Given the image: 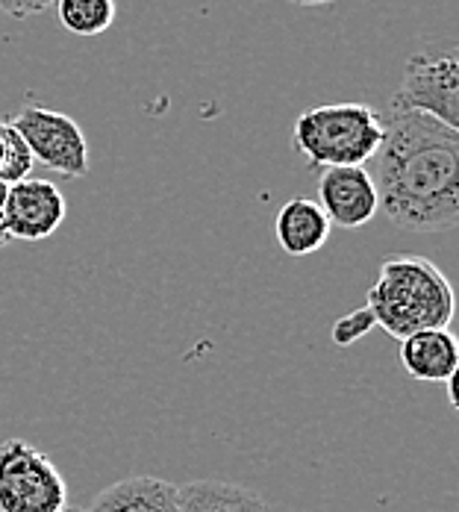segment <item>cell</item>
<instances>
[{
    "mask_svg": "<svg viewBox=\"0 0 459 512\" xmlns=\"http://www.w3.org/2000/svg\"><path fill=\"white\" fill-rule=\"evenodd\" d=\"M368 171L383 215L412 233L459 224V133L442 121L389 109L383 142Z\"/></svg>",
    "mask_w": 459,
    "mask_h": 512,
    "instance_id": "cell-1",
    "label": "cell"
},
{
    "mask_svg": "<svg viewBox=\"0 0 459 512\" xmlns=\"http://www.w3.org/2000/svg\"><path fill=\"white\" fill-rule=\"evenodd\" d=\"M365 307L371 309L380 330L395 339H407L421 330H448L457 312V298L451 280L436 262L398 254L380 265V277L371 286Z\"/></svg>",
    "mask_w": 459,
    "mask_h": 512,
    "instance_id": "cell-2",
    "label": "cell"
},
{
    "mask_svg": "<svg viewBox=\"0 0 459 512\" xmlns=\"http://www.w3.org/2000/svg\"><path fill=\"white\" fill-rule=\"evenodd\" d=\"M383 142V115L365 103H321L292 124V148L309 168H365Z\"/></svg>",
    "mask_w": 459,
    "mask_h": 512,
    "instance_id": "cell-3",
    "label": "cell"
},
{
    "mask_svg": "<svg viewBox=\"0 0 459 512\" xmlns=\"http://www.w3.org/2000/svg\"><path fill=\"white\" fill-rule=\"evenodd\" d=\"M68 483L48 454L24 439L0 445V512H62Z\"/></svg>",
    "mask_w": 459,
    "mask_h": 512,
    "instance_id": "cell-4",
    "label": "cell"
},
{
    "mask_svg": "<svg viewBox=\"0 0 459 512\" xmlns=\"http://www.w3.org/2000/svg\"><path fill=\"white\" fill-rule=\"evenodd\" d=\"M392 109L421 112L445 127H459V53L454 45H430L407 59Z\"/></svg>",
    "mask_w": 459,
    "mask_h": 512,
    "instance_id": "cell-5",
    "label": "cell"
},
{
    "mask_svg": "<svg viewBox=\"0 0 459 512\" xmlns=\"http://www.w3.org/2000/svg\"><path fill=\"white\" fill-rule=\"evenodd\" d=\"M6 124L27 142L33 159L45 168L68 180L89 174V142L83 136V127L65 112L30 103Z\"/></svg>",
    "mask_w": 459,
    "mask_h": 512,
    "instance_id": "cell-6",
    "label": "cell"
},
{
    "mask_svg": "<svg viewBox=\"0 0 459 512\" xmlns=\"http://www.w3.org/2000/svg\"><path fill=\"white\" fill-rule=\"evenodd\" d=\"M65 198L59 186L42 177H27L6 189V236L15 242H45L65 221Z\"/></svg>",
    "mask_w": 459,
    "mask_h": 512,
    "instance_id": "cell-7",
    "label": "cell"
},
{
    "mask_svg": "<svg viewBox=\"0 0 459 512\" xmlns=\"http://www.w3.org/2000/svg\"><path fill=\"white\" fill-rule=\"evenodd\" d=\"M327 221L342 230H359L380 212L377 189L368 168H324L318 177V201Z\"/></svg>",
    "mask_w": 459,
    "mask_h": 512,
    "instance_id": "cell-8",
    "label": "cell"
},
{
    "mask_svg": "<svg viewBox=\"0 0 459 512\" xmlns=\"http://www.w3.org/2000/svg\"><path fill=\"white\" fill-rule=\"evenodd\" d=\"M401 365L418 383H451L459 371V342L451 330H421L401 339Z\"/></svg>",
    "mask_w": 459,
    "mask_h": 512,
    "instance_id": "cell-9",
    "label": "cell"
},
{
    "mask_svg": "<svg viewBox=\"0 0 459 512\" xmlns=\"http://www.w3.org/2000/svg\"><path fill=\"white\" fill-rule=\"evenodd\" d=\"M86 512H180V486L162 477H124L106 486Z\"/></svg>",
    "mask_w": 459,
    "mask_h": 512,
    "instance_id": "cell-10",
    "label": "cell"
},
{
    "mask_svg": "<svg viewBox=\"0 0 459 512\" xmlns=\"http://www.w3.org/2000/svg\"><path fill=\"white\" fill-rule=\"evenodd\" d=\"M333 224L312 198H289L274 218L277 245L289 256H309L321 251L330 239Z\"/></svg>",
    "mask_w": 459,
    "mask_h": 512,
    "instance_id": "cell-11",
    "label": "cell"
},
{
    "mask_svg": "<svg viewBox=\"0 0 459 512\" xmlns=\"http://www.w3.org/2000/svg\"><path fill=\"white\" fill-rule=\"evenodd\" d=\"M180 512H277L262 495L227 480H192L180 486Z\"/></svg>",
    "mask_w": 459,
    "mask_h": 512,
    "instance_id": "cell-12",
    "label": "cell"
},
{
    "mask_svg": "<svg viewBox=\"0 0 459 512\" xmlns=\"http://www.w3.org/2000/svg\"><path fill=\"white\" fill-rule=\"evenodd\" d=\"M59 24L74 36H101L115 21V0H56Z\"/></svg>",
    "mask_w": 459,
    "mask_h": 512,
    "instance_id": "cell-13",
    "label": "cell"
},
{
    "mask_svg": "<svg viewBox=\"0 0 459 512\" xmlns=\"http://www.w3.org/2000/svg\"><path fill=\"white\" fill-rule=\"evenodd\" d=\"M36 159L30 154L27 142L3 121V159H0V183L15 186L30 177Z\"/></svg>",
    "mask_w": 459,
    "mask_h": 512,
    "instance_id": "cell-14",
    "label": "cell"
},
{
    "mask_svg": "<svg viewBox=\"0 0 459 512\" xmlns=\"http://www.w3.org/2000/svg\"><path fill=\"white\" fill-rule=\"evenodd\" d=\"M374 327H377V321H374L371 309L359 307L354 309V312H348V315H342V318L333 324V342H336L339 348H348V345H354L359 339H365V333L374 330Z\"/></svg>",
    "mask_w": 459,
    "mask_h": 512,
    "instance_id": "cell-15",
    "label": "cell"
},
{
    "mask_svg": "<svg viewBox=\"0 0 459 512\" xmlns=\"http://www.w3.org/2000/svg\"><path fill=\"white\" fill-rule=\"evenodd\" d=\"M56 0H0V12L12 18H33L48 12Z\"/></svg>",
    "mask_w": 459,
    "mask_h": 512,
    "instance_id": "cell-16",
    "label": "cell"
},
{
    "mask_svg": "<svg viewBox=\"0 0 459 512\" xmlns=\"http://www.w3.org/2000/svg\"><path fill=\"white\" fill-rule=\"evenodd\" d=\"M6 183H0V248L9 242V236H6V221H3V209H6Z\"/></svg>",
    "mask_w": 459,
    "mask_h": 512,
    "instance_id": "cell-17",
    "label": "cell"
},
{
    "mask_svg": "<svg viewBox=\"0 0 459 512\" xmlns=\"http://www.w3.org/2000/svg\"><path fill=\"white\" fill-rule=\"evenodd\" d=\"M295 6H327V3H336V0H289Z\"/></svg>",
    "mask_w": 459,
    "mask_h": 512,
    "instance_id": "cell-18",
    "label": "cell"
},
{
    "mask_svg": "<svg viewBox=\"0 0 459 512\" xmlns=\"http://www.w3.org/2000/svg\"><path fill=\"white\" fill-rule=\"evenodd\" d=\"M0 159H3V121H0Z\"/></svg>",
    "mask_w": 459,
    "mask_h": 512,
    "instance_id": "cell-19",
    "label": "cell"
},
{
    "mask_svg": "<svg viewBox=\"0 0 459 512\" xmlns=\"http://www.w3.org/2000/svg\"><path fill=\"white\" fill-rule=\"evenodd\" d=\"M62 512H86V510H83V507H71V504H68Z\"/></svg>",
    "mask_w": 459,
    "mask_h": 512,
    "instance_id": "cell-20",
    "label": "cell"
}]
</instances>
